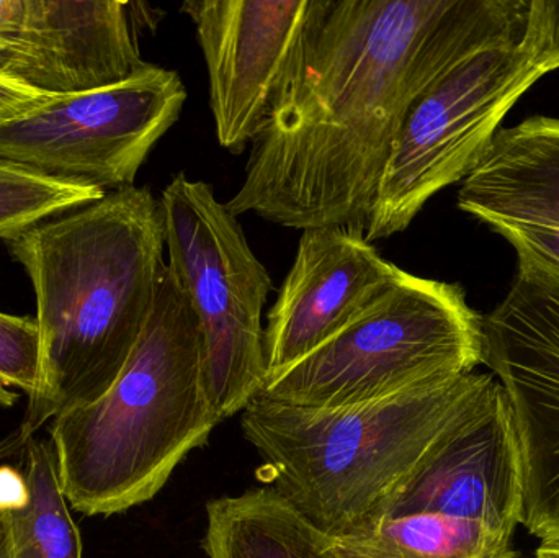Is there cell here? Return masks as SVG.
<instances>
[{
  "instance_id": "obj_1",
  "label": "cell",
  "mask_w": 559,
  "mask_h": 558,
  "mask_svg": "<svg viewBox=\"0 0 559 558\" xmlns=\"http://www.w3.org/2000/svg\"><path fill=\"white\" fill-rule=\"evenodd\" d=\"M531 0H311L233 215L364 228L416 102L465 59L524 36Z\"/></svg>"
},
{
  "instance_id": "obj_2",
  "label": "cell",
  "mask_w": 559,
  "mask_h": 558,
  "mask_svg": "<svg viewBox=\"0 0 559 558\" xmlns=\"http://www.w3.org/2000/svg\"><path fill=\"white\" fill-rule=\"evenodd\" d=\"M36 300L39 373L22 448L69 409L100 399L133 354L156 304L163 261L159 200L128 187L5 241Z\"/></svg>"
},
{
  "instance_id": "obj_3",
  "label": "cell",
  "mask_w": 559,
  "mask_h": 558,
  "mask_svg": "<svg viewBox=\"0 0 559 558\" xmlns=\"http://www.w3.org/2000/svg\"><path fill=\"white\" fill-rule=\"evenodd\" d=\"M492 380L466 373L337 409L255 396L241 412L242 435L299 517L332 539L354 536L386 517Z\"/></svg>"
},
{
  "instance_id": "obj_4",
  "label": "cell",
  "mask_w": 559,
  "mask_h": 558,
  "mask_svg": "<svg viewBox=\"0 0 559 558\" xmlns=\"http://www.w3.org/2000/svg\"><path fill=\"white\" fill-rule=\"evenodd\" d=\"M219 423L199 321L166 264L150 321L114 385L49 423L66 500L91 518L147 503Z\"/></svg>"
},
{
  "instance_id": "obj_5",
  "label": "cell",
  "mask_w": 559,
  "mask_h": 558,
  "mask_svg": "<svg viewBox=\"0 0 559 558\" xmlns=\"http://www.w3.org/2000/svg\"><path fill=\"white\" fill-rule=\"evenodd\" d=\"M485 364L483 314L460 284L396 281L347 328L288 369L258 396L302 408L337 409L475 372Z\"/></svg>"
},
{
  "instance_id": "obj_6",
  "label": "cell",
  "mask_w": 559,
  "mask_h": 558,
  "mask_svg": "<svg viewBox=\"0 0 559 558\" xmlns=\"http://www.w3.org/2000/svg\"><path fill=\"white\" fill-rule=\"evenodd\" d=\"M559 62L528 23L524 36L476 52L407 115L384 167L365 239L409 228L426 203L481 164L515 102Z\"/></svg>"
},
{
  "instance_id": "obj_7",
  "label": "cell",
  "mask_w": 559,
  "mask_h": 558,
  "mask_svg": "<svg viewBox=\"0 0 559 558\" xmlns=\"http://www.w3.org/2000/svg\"><path fill=\"white\" fill-rule=\"evenodd\" d=\"M159 210L167 265L199 321L206 393L223 422L241 413L267 377L262 313L274 282L210 183L177 174Z\"/></svg>"
},
{
  "instance_id": "obj_8",
  "label": "cell",
  "mask_w": 559,
  "mask_h": 558,
  "mask_svg": "<svg viewBox=\"0 0 559 558\" xmlns=\"http://www.w3.org/2000/svg\"><path fill=\"white\" fill-rule=\"evenodd\" d=\"M186 100L179 72L146 64L127 81L52 97L0 124V159L46 179L118 192L134 186Z\"/></svg>"
},
{
  "instance_id": "obj_9",
  "label": "cell",
  "mask_w": 559,
  "mask_h": 558,
  "mask_svg": "<svg viewBox=\"0 0 559 558\" xmlns=\"http://www.w3.org/2000/svg\"><path fill=\"white\" fill-rule=\"evenodd\" d=\"M485 364L504 390L521 458L522 526L559 543V284L518 268L483 314Z\"/></svg>"
},
{
  "instance_id": "obj_10",
  "label": "cell",
  "mask_w": 559,
  "mask_h": 558,
  "mask_svg": "<svg viewBox=\"0 0 559 558\" xmlns=\"http://www.w3.org/2000/svg\"><path fill=\"white\" fill-rule=\"evenodd\" d=\"M120 0H0V78L46 95L127 81L144 68Z\"/></svg>"
},
{
  "instance_id": "obj_11",
  "label": "cell",
  "mask_w": 559,
  "mask_h": 558,
  "mask_svg": "<svg viewBox=\"0 0 559 558\" xmlns=\"http://www.w3.org/2000/svg\"><path fill=\"white\" fill-rule=\"evenodd\" d=\"M311 0H187L209 69L216 136L239 154L262 133Z\"/></svg>"
},
{
  "instance_id": "obj_12",
  "label": "cell",
  "mask_w": 559,
  "mask_h": 558,
  "mask_svg": "<svg viewBox=\"0 0 559 558\" xmlns=\"http://www.w3.org/2000/svg\"><path fill=\"white\" fill-rule=\"evenodd\" d=\"M400 272L365 239L364 228L302 229L295 261L269 311L267 377L341 333L391 287Z\"/></svg>"
},
{
  "instance_id": "obj_13",
  "label": "cell",
  "mask_w": 559,
  "mask_h": 558,
  "mask_svg": "<svg viewBox=\"0 0 559 558\" xmlns=\"http://www.w3.org/2000/svg\"><path fill=\"white\" fill-rule=\"evenodd\" d=\"M456 203L488 226H559V118L537 115L501 128L485 159L463 180Z\"/></svg>"
},
{
  "instance_id": "obj_14",
  "label": "cell",
  "mask_w": 559,
  "mask_h": 558,
  "mask_svg": "<svg viewBox=\"0 0 559 558\" xmlns=\"http://www.w3.org/2000/svg\"><path fill=\"white\" fill-rule=\"evenodd\" d=\"M202 549L206 558H338L331 537L271 487L210 501Z\"/></svg>"
},
{
  "instance_id": "obj_15",
  "label": "cell",
  "mask_w": 559,
  "mask_h": 558,
  "mask_svg": "<svg viewBox=\"0 0 559 558\" xmlns=\"http://www.w3.org/2000/svg\"><path fill=\"white\" fill-rule=\"evenodd\" d=\"M512 537L511 531L479 521L409 514L331 539L338 558H515Z\"/></svg>"
},
{
  "instance_id": "obj_16",
  "label": "cell",
  "mask_w": 559,
  "mask_h": 558,
  "mask_svg": "<svg viewBox=\"0 0 559 558\" xmlns=\"http://www.w3.org/2000/svg\"><path fill=\"white\" fill-rule=\"evenodd\" d=\"M20 449L26 491L9 511L16 558H84L51 442L35 436Z\"/></svg>"
},
{
  "instance_id": "obj_17",
  "label": "cell",
  "mask_w": 559,
  "mask_h": 558,
  "mask_svg": "<svg viewBox=\"0 0 559 558\" xmlns=\"http://www.w3.org/2000/svg\"><path fill=\"white\" fill-rule=\"evenodd\" d=\"M105 195L102 190L46 179L0 159V241Z\"/></svg>"
},
{
  "instance_id": "obj_18",
  "label": "cell",
  "mask_w": 559,
  "mask_h": 558,
  "mask_svg": "<svg viewBox=\"0 0 559 558\" xmlns=\"http://www.w3.org/2000/svg\"><path fill=\"white\" fill-rule=\"evenodd\" d=\"M39 373V333L35 318L0 313V399L10 390L35 393Z\"/></svg>"
},
{
  "instance_id": "obj_19",
  "label": "cell",
  "mask_w": 559,
  "mask_h": 558,
  "mask_svg": "<svg viewBox=\"0 0 559 558\" xmlns=\"http://www.w3.org/2000/svg\"><path fill=\"white\" fill-rule=\"evenodd\" d=\"M489 228L515 249L518 268L532 269L559 284V226L495 223Z\"/></svg>"
},
{
  "instance_id": "obj_20",
  "label": "cell",
  "mask_w": 559,
  "mask_h": 558,
  "mask_svg": "<svg viewBox=\"0 0 559 558\" xmlns=\"http://www.w3.org/2000/svg\"><path fill=\"white\" fill-rule=\"evenodd\" d=\"M25 491V478L19 468L0 467V558H16L9 511Z\"/></svg>"
},
{
  "instance_id": "obj_21",
  "label": "cell",
  "mask_w": 559,
  "mask_h": 558,
  "mask_svg": "<svg viewBox=\"0 0 559 558\" xmlns=\"http://www.w3.org/2000/svg\"><path fill=\"white\" fill-rule=\"evenodd\" d=\"M55 95L41 94L9 79L0 78V124L19 120L48 104ZM59 97V95H58Z\"/></svg>"
},
{
  "instance_id": "obj_22",
  "label": "cell",
  "mask_w": 559,
  "mask_h": 558,
  "mask_svg": "<svg viewBox=\"0 0 559 558\" xmlns=\"http://www.w3.org/2000/svg\"><path fill=\"white\" fill-rule=\"evenodd\" d=\"M528 22L537 28L559 61V0H531Z\"/></svg>"
},
{
  "instance_id": "obj_23",
  "label": "cell",
  "mask_w": 559,
  "mask_h": 558,
  "mask_svg": "<svg viewBox=\"0 0 559 558\" xmlns=\"http://www.w3.org/2000/svg\"><path fill=\"white\" fill-rule=\"evenodd\" d=\"M534 558H559V543H542Z\"/></svg>"
}]
</instances>
